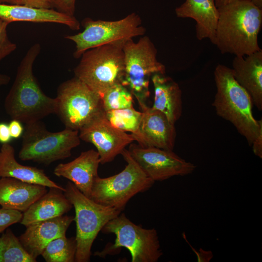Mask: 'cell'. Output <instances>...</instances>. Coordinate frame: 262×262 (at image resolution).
<instances>
[{"label":"cell","instance_id":"obj_1","mask_svg":"<svg viewBox=\"0 0 262 262\" xmlns=\"http://www.w3.org/2000/svg\"><path fill=\"white\" fill-rule=\"evenodd\" d=\"M214 44L221 53L246 56L261 49L262 10L248 0H231L217 8Z\"/></svg>","mask_w":262,"mask_h":262},{"label":"cell","instance_id":"obj_25","mask_svg":"<svg viewBox=\"0 0 262 262\" xmlns=\"http://www.w3.org/2000/svg\"><path fill=\"white\" fill-rule=\"evenodd\" d=\"M11 229L7 228L0 236V262H36Z\"/></svg>","mask_w":262,"mask_h":262},{"label":"cell","instance_id":"obj_38","mask_svg":"<svg viewBox=\"0 0 262 262\" xmlns=\"http://www.w3.org/2000/svg\"><path fill=\"white\" fill-rule=\"evenodd\" d=\"M216 6L217 8L227 3L231 0H214Z\"/></svg>","mask_w":262,"mask_h":262},{"label":"cell","instance_id":"obj_21","mask_svg":"<svg viewBox=\"0 0 262 262\" xmlns=\"http://www.w3.org/2000/svg\"><path fill=\"white\" fill-rule=\"evenodd\" d=\"M1 177L13 178L24 182L65 191V187L50 180L43 169L19 164L15 157V148L9 143L2 144L0 148Z\"/></svg>","mask_w":262,"mask_h":262},{"label":"cell","instance_id":"obj_4","mask_svg":"<svg viewBox=\"0 0 262 262\" xmlns=\"http://www.w3.org/2000/svg\"><path fill=\"white\" fill-rule=\"evenodd\" d=\"M101 231L114 234L116 238L114 243L108 244L101 251L95 252V256L115 255L122 247L129 251L131 262H157L163 254L157 230L133 223L124 213L109 221Z\"/></svg>","mask_w":262,"mask_h":262},{"label":"cell","instance_id":"obj_17","mask_svg":"<svg viewBox=\"0 0 262 262\" xmlns=\"http://www.w3.org/2000/svg\"><path fill=\"white\" fill-rule=\"evenodd\" d=\"M231 68L236 82L250 95L253 104L262 110V50L246 56H235Z\"/></svg>","mask_w":262,"mask_h":262},{"label":"cell","instance_id":"obj_36","mask_svg":"<svg viewBox=\"0 0 262 262\" xmlns=\"http://www.w3.org/2000/svg\"><path fill=\"white\" fill-rule=\"evenodd\" d=\"M20 0H0V3L19 4Z\"/></svg>","mask_w":262,"mask_h":262},{"label":"cell","instance_id":"obj_12","mask_svg":"<svg viewBox=\"0 0 262 262\" xmlns=\"http://www.w3.org/2000/svg\"><path fill=\"white\" fill-rule=\"evenodd\" d=\"M128 151L145 174L155 182L174 176H186L196 168L194 164L181 158L173 150L144 147L132 143Z\"/></svg>","mask_w":262,"mask_h":262},{"label":"cell","instance_id":"obj_13","mask_svg":"<svg viewBox=\"0 0 262 262\" xmlns=\"http://www.w3.org/2000/svg\"><path fill=\"white\" fill-rule=\"evenodd\" d=\"M81 140L93 145L99 156L100 164L113 161L129 144L134 141L131 134L115 128L102 111L79 131Z\"/></svg>","mask_w":262,"mask_h":262},{"label":"cell","instance_id":"obj_7","mask_svg":"<svg viewBox=\"0 0 262 262\" xmlns=\"http://www.w3.org/2000/svg\"><path fill=\"white\" fill-rule=\"evenodd\" d=\"M125 44H109L86 50L74 69L75 77L100 97L112 86L121 83Z\"/></svg>","mask_w":262,"mask_h":262},{"label":"cell","instance_id":"obj_24","mask_svg":"<svg viewBox=\"0 0 262 262\" xmlns=\"http://www.w3.org/2000/svg\"><path fill=\"white\" fill-rule=\"evenodd\" d=\"M76 249L75 237L64 235L50 241L41 255L47 262H74Z\"/></svg>","mask_w":262,"mask_h":262},{"label":"cell","instance_id":"obj_6","mask_svg":"<svg viewBox=\"0 0 262 262\" xmlns=\"http://www.w3.org/2000/svg\"><path fill=\"white\" fill-rule=\"evenodd\" d=\"M123 49L124 71L121 84L135 97L142 111L148 106L151 76L155 73L165 74V67L158 61L156 48L147 36L136 42L128 40Z\"/></svg>","mask_w":262,"mask_h":262},{"label":"cell","instance_id":"obj_32","mask_svg":"<svg viewBox=\"0 0 262 262\" xmlns=\"http://www.w3.org/2000/svg\"><path fill=\"white\" fill-rule=\"evenodd\" d=\"M9 129L12 138L17 139L22 136L24 129L21 122L16 119H12L9 123Z\"/></svg>","mask_w":262,"mask_h":262},{"label":"cell","instance_id":"obj_18","mask_svg":"<svg viewBox=\"0 0 262 262\" xmlns=\"http://www.w3.org/2000/svg\"><path fill=\"white\" fill-rule=\"evenodd\" d=\"M175 11L178 17L191 18L196 21L197 39H208L214 44L219 17L214 0H185Z\"/></svg>","mask_w":262,"mask_h":262},{"label":"cell","instance_id":"obj_26","mask_svg":"<svg viewBox=\"0 0 262 262\" xmlns=\"http://www.w3.org/2000/svg\"><path fill=\"white\" fill-rule=\"evenodd\" d=\"M111 124L124 132L137 133L142 116V112L136 110L133 106L127 108L112 110L104 112Z\"/></svg>","mask_w":262,"mask_h":262},{"label":"cell","instance_id":"obj_22","mask_svg":"<svg viewBox=\"0 0 262 262\" xmlns=\"http://www.w3.org/2000/svg\"><path fill=\"white\" fill-rule=\"evenodd\" d=\"M154 88V102L151 108L164 114L173 124L182 112V92L171 78L160 73L151 77Z\"/></svg>","mask_w":262,"mask_h":262},{"label":"cell","instance_id":"obj_35","mask_svg":"<svg viewBox=\"0 0 262 262\" xmlns=\"http://www.w3.org/2000/svg\"><path fill=\"white\" fill-rule=\"evenodd\" d=\"M11 80V77L6 74L0 73V86L7 85Z\"/></svg>","mask_w":262,"mask_h":262},{"label":"cell","instance_id":"obj_5","mask_svg":"<svg viewBox=\"0 0 262 262\" xmlns=\"http://www.w3.org/2000/svg\"><path fill=\"white\" fill-rule=\"evenodd\" d=\"M65 195L74 208L77 249L75 262H88L91 248L98 233L121 212L98 204L82 194L71 181L66 184Z\"/></svg>","mask_w":262,"mask_h":262},{"label":"cell","instance_id":"obj_15","mask_svg":"<svg viewBox=\"0 0 262 262\" xmlns=\"http://www.w3.org/2000/svg\"><path fill=\"white\" fill-rule=\"evenodd\" d=\"M74 221V216L64 215L37 222L26 226L18 238L28 253L37 260L50 241L66 235Z\"/></svg>","mask_w":262,"mask_h":262},{"label":"cell","instance_id":"obj_11","mask_svg":"<svg viewBox=\"0 0 262 262\" xmlns=\"http://www.w3.org/2000/svg\"><path fill=\"white\" fill-rule=\"evenodd\" d=\"M55 114L66 128L79 131L103 111L100 96L76 77L57 90Z\"/></svg>","mask_w":262,"mask_h":262},{"label":"cell","instance_id":"obj_8","mask_svg":"<svg viewBox=\"0 0 262 262\" xmlns=\"http://www.w3.org/2000/svg\"><path fill=\"white\" fill-rule=\"evenodd\" d=\"M81 143L79 131L66 128L58 132L48 131L41 121L25 124L18 158L49 165L64 160Z\"/></svg>","mask_w":262,"mask_h":262},{"label":"cell","instance_id":"obj_34","mask_svg":"<svg viewBox=\"0 0 262 262\" xmlns=\"http://www.w3.org/2000/svg\"><path fill=\"white\" fill-rule=\"evenodd\" d=\"M252 149L255 155L262 158V134L258 136L252 143Z\"/></svg>","mask_w":262,"mask_h":262},{"label":"cell","instance_id":"obj_10","mask_svg":"<svg viewBox=\"0 0 262 262\" xmlns=\"http://www.w3.org/2000/svg\"><path fill=\"white\" fill-rule=\"evenodd\" d=\"M81 24L83 31L65 37L75 43L73 56L76 58L91 49L109 44L125 43L146 32L140 16L135 13L115 21L94 20L86 17Z\"/></svg>","mask_w":262,"mask_h":262},{"label":"cell","instance_id":"obj_29","mask_svg":"<svg viewBox=\"0 0 262 262\" xmlns=\"http://www.w3.org/2000/svg\"><path fill=\"white\" fill-rule=\"evenodd\" d=\"M23 216L22 212L12 209H0V234L11 225L20 223Z\"/></svg>","mask_w":262,"mask_h":262},{"label":"cell","instance_id":"obj_31","mask_svg":"<svg viewBox=\"0 0 262 262\" xmlns=\"http://www.w3.org/2000/svg\"><path fill=\"white\" fill-rule=\"evenodd\" d=\"M19 4L39 9H52L51 0H20Z\"/></svg>","mask_w":262,"mask_h":262},{"label":"cell","instance_id":"obj_33","mask_svg":"<svg viewBox=\"0 0 262 262\" xmlns=\"http://www.w3.org/2000/svg\"><path fill=\"white\" fill-rule=\"evenodd\" d=\"M12 139L8 125L4 122L0 123V143L2 144L9 143Z\"/></svg>","mask_w":262,"mask_h":262},{"label":"cell","instance_id":"obj_28","mask_svg":"<svg viewBox=\"0 0 262 262\" xmlns=\"http://www.w3.org/2000/svg\"><path fill=\"white\" fill-rule=\"evenodd\" d=\"M8 22L0 19V62L14 51L16 45L9 39L7 28Z\"/></svg>","mask_w":262,"mask_h":262},{"label":"cell","instance_id":"obj_16","mask_svg":"<svg viewBox=\"0 0 262 262\" xmlns=\"http://www.w3.org/2000/svg\"><path fill=\"white\" fill-rule=\"evenodd\" d=\"M100 164L97 150L90 149L81 152L73 160L61 163L54 168V175L72 182L85 196L90 198L95 180L98 176V170Z\"/></svg>","mask_w":262,"mask_h":262},{"label":"cell","instance_id":"obj_3","mask_svg":"<svg viewBox=\"0 0 262 262\" xmlns=\"http://www.w3.org/2000/svg\"><path fill=\"white\" fill-rule=\"evenodd\" d=\"M214 77L216 92L212 105L217 115L233 125L251 145L262 134V120L253 116L250 95L235 80L231 68L218 64Z\"/></svg>","mask_w":262,"mask_h":262},{"label":"cell","instance_id":"obj_27","mask_svg":"<svg viewBox=\"0 0 262 262\" xmlns=\"http://www.w3.org/2000/svg\"><path fill=\"white\" fill-rule=\"evenodd\" d=\"M100 98L104 112L133 106V95L121 83L115 84L109 88Z\"/></svg>","mask_w":262,"mask_h":262},{"label":"cell","instance_id":"obj_37","mask_svg":"<svg viewBox=\"0 0 262 262\" xmlns=\"http://www.w3.org/2000/svg\"><path fill=\"white\" fill-rule=\"evenodd\" d=\"M255 6L262 10V0H248Z\"/></svg>","mask_w":262,"mask_h":262},{"label":"cell","instance_id":"obj_14","mask_svg":"<svg viewBox=\"0 0 262 262\" xmlns=\"http://www.w3.org/2000/svg\"><path fill=\"white\" fill-rule=\"evenodd\" d=\"M142 116L138 130L132 134L134 141L142 147H155L173 150L176 131L162 112L148 106L142 111Z\"/></svg>","mask_w":262,"mask_h":262},{"label":"cell","instance_id":"obj_20","mask_svg":"<svg viewBox=\"0 0 262 262\" xmlns=\"http://www.w3.org/2000/svg\"><path fill=\"white\" fill-rule=\"evenodd\" d=\"M47 187L11 177L0 178V206L24 212L47 192Z\"/></svg>","mask_w":262,"mask_h":262},{"label":"cell","instance_id":"obj_2","mask_svg":"<svg viewBox=\"0 0 262 262\" xmlns=\"http://www.w3.org/2000/svg\"><path fill=\"white\" fill-rule=\"evenodd\" d=\"M40 51L39 43L28 49L17 67L15 81L4 101L8 115L25 124L41 121L56 111V98L43 92L33 73V64Z\"/></svg>","mask_w":262,"mask_h":262},{"label":"cell","instance_id":"obj_19","mask_svg":"<svg viewBox=\"0 0 262 262\" xmlns=\"http://www.w3.org/2000/svg\"><path fill=\"white\" fill-rule=\"evenodd\" d=\"M0 19L9 24L17 21L58 23L74 31L79 30L81 26L74 16L53 9H39L19 4L0 3Z\"/></svg>","mask_w":262,"mask_h":262},{"label":"cell","instance_id":"obj_9","mask_svg":"<svg viewBox=\"0 0 262 262\" xmlns=\"http://www.w3.org/2000/svg\"><path fill=\"white\" fill-rule=\"evenodd\" d=\"M121 155L127 164L120 173L94 180L90 198L94 201L123 211L135 195L149 190L155 181L148 177L124 149Z\"/></svg>","mask_w":262,"mask_h":262},{"label":"cell","instance_id":"obj_23","mask_svg":"<svg viewBox=\"0 0 262 262\" xmlns=\"http://www.w3.org/2000/svg\"><path fill=\"white\" fill-rule=\"evenodd\" d=\"M64 192L59 188H49V191L23 212L20 223L26 227L37 222L65 215L73 206Z\"/></svg>","mask_w":262,"mask_h":262},{"label":"cell","instance_id":"obj_30","mask_svg":"<svg viewBox=\"0 0 262 262\" xmlns=\"http://www.w3.org/2000/svg\"><path fill=\"white\" fill-rule=\"evenodd\" d=\"M76 0H51L52 9L64 14L74 16Z\"/></svg>","mask_w":262,"mask_h":262}]
</instances>
